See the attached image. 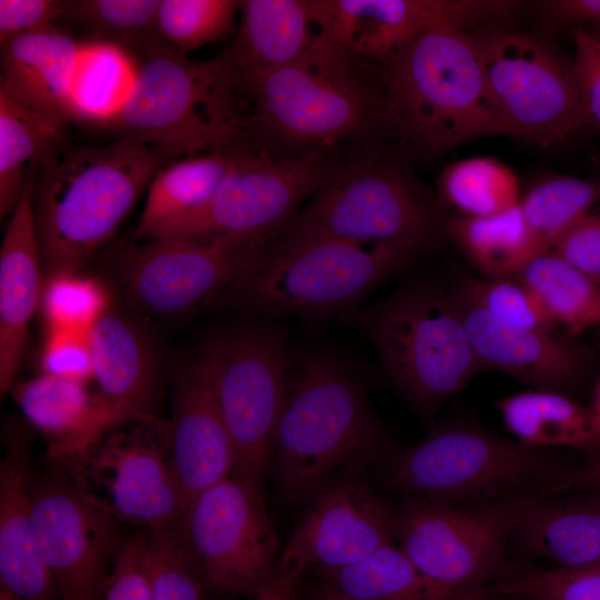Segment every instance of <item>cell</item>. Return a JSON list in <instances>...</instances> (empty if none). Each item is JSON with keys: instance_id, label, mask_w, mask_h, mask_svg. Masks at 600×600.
Listing matches in <instances>:
<instances>
[{"instance_id": "74e56055", "label": "cell", "mask_w": 600, "mask_h": 600, "mask_svg": "<svg viewBox=\"0 0 600 600\" xmlns=\"http://www.w3.org/2000/svg\"><path fill=\"white\" fill-rule=\"evenodd\" d=\"M160 0H77L64 1L58 22L74 26L87 39L117 42L139 53L161 39L157 29Z\"/></svg>"}, {"instance_id": "ac0fdd59", "label": "cell", "mask_w": 600, "mask_h": 600, "mask_svg": "<svg viewBox=\"0 0 600 600\" xmlns=\"http://www.w3.org/2000/svg\"><path fill=\"white\" fill-rule=\"evenodd\" d=\"M264 240L163 237L133 248L123 261L132 303L168 317L208 302L250 262Z\"/></svg>"}, {"instance_id": "603a6c76", "label": "cell", "mask_w": 600, "mask_h": 600, "mask_svg": "<svg viewBox=\"0 0 600 600\" xmlns=\"http://www.w3.org/2000/svg\"><path fill=\"white\" fill-rule=\"evenodd\" d=\"M30 470L29 443L11 436L0 462V590L19 600H61L36 541Z\"/></svg>"}, {"instance_id": "7c38bea8", "label": "cell", "mask_w": 600, "mask_h": 600, "mask_svg": "<svg viewBox=\"0 0 600 600\" xmlns=\"http://www.w3.org/2000/svg\"><path fill=\"white\" fill-rule=\"evenodd\" d=\"M339 167L324 148L278 159L263 151L241 149L211 197L166 226L152 239L267 240L334 176Z\"/></svg>"}, {"instance_id": "7a4b0ae2", "label": "cell", "mask_w": 600, "mask_h": 600, "mask_svg": "<svg viewBox=\"0 0 600 600\" xmlns=\"http://www.w3.org/2000/svg\"><path fill=\"white\" fill-rule=\"evenodd\" d=\"M169 160L159 148L122 136L103 146L68 144L38 167L33 211L50 272L86 264Z\"/></svg>"}, {"instance_id": "c3c4849f", "label": "cell", "mask_w": 600, "mask_h": 600, "mask_svg": "<svg viewBox=\"0 0 600 600\" xmlns=\"http://www.w3.org/2000/svg\"><path fill=\"white\" fill-rule=\"evenodd\" d=\"M552 251L600 286V211L579 220Z\"/></svg>"}, {"instance_id": "484cf974", "label": "cell", "mask_w": 600, "mask_h": 600, "mask_svg": "<svg viewBox=\"0 0 600 600\" xmlns=\"http://www.w3.org/2000/svg\"><path fill=\"white\" fill-rule=\"evenodd\" d=\"M11 390L23 417L47 438L49 454L59 464L81 454L113 427L87 382L41 373Z\"/></svg>"}, {"instance_id": "8992f818", "label": "cell", "mask_w": 600, "mask_h": 600, "mask_svg": "<svg viewBox=\"0 0 600 600\" xmlns=\"http://www.w3.org/2000/svg\"><path fill=\"white\" fill-rule=\"evenodd\" d=\"M138 57L136 88L113 127L122 136L159 148L170 160L249 148L236 110L239 87L221 54L196 61L157 39Z\"/></svg>"}, {"instance_id": "91938a15", "label": "cell", "mask_w": 600, "mask_h": 600, "mask_svg": "<svg viewBox=\"0 0 600 600\" xmlns=\"http://www.w3.org/2000/svg\"><path fill=\"white\" fill-rule=\"evenodd\" d=\"M600 327V326H599Z\"/></svg>"}, {"instance_id": "836d02e7", "label": "cell", "mask_w": 600, "mask_h": 600, "mask_svg": "<svg viewBox=\"0 0 600 600\" xmlns=\"http://www.w3.org/2000/svg\"><path fill=\"white\" fill-rule=\"evenodd\" d=\"M444 232L490 279L516 277L537 256L520 203L489 217H451Z\"/></svg>"}, {"instance_id": "8fae6325", "label": "cell", "mask_w": 600, "mask_h": 600, "mask_svg": "<svg viewBox=\"0 0 600 600\" xmlns=\"http://www.w3.org/2000/svg\"><path fill=\"white\" fill-rule=\"evenodd\" d=\"M60 466L88 499L119 522L147 532L181 523L187 501L171 464L170 426L153 416L112 427Z\"/></svg>"}, {"instance_id": "f5cc1de1", "label": "cell", "mask_w": 600, "mask_h": 600, "mask_svg": "<svg viewBox=\"0 0 600 600\" xmlns=\"http://www.w3.org/2000/svg\"><path fill=\"white\" fill-rule=\"evenodd\" d=\"M463 600H526L517 597L502 596L498 593L490 592L486 589L474 592Z\"/></svg>"}, {"instance_id": "d590c367", "label": "cell", "mask_w": 600, "mask_h": 600, "mask_svg": "<svg viewBox=\"0 0 600 600\" xmlns=\"http://www.w3.org/2000/svg\"><path fill=\"white\" fill-rule=\"evenodd\" d=\"M600 201V181L551 176L529 189L520 200L537 256L557 242Z\"/></svg>"}, {"instance_id": "9c48e42d", "label": "cell", "mask_w": 600, "mask_h": 600, "mask_svg": "<svg viewBox=\"0 0 600 600\" xmlns=\"http://www.w3.org/2000/svg\"><path fill=\"white\" fill-rule=\"evenodd\" d=\"M561 474L544 450L474 426L448 423L392 450L383 478L409 498L457 504L504 499L544 480L551 486Z\"/></svg>"}, {"instance_id": "52a82bcc", "label": "cell", "mask_w": 600, "mask_h": 600, "mask_svg": "<svg viewBox=\"0 0 600 600\" xmlns=\"http://www.w3.org/2000/svg\"><path fill=\"white\" fill-rule=\"evenodd\" d=\"M340 317L371 342L389 380L423 413L481 370L451 289L413 282Z\"/></svg>"}, {"instance_id": "4dcf8cb0", "label": "cell", "mask_w": 600, "mask_h": 600, "mask_svg": "<svg viewBox=\"0 0 600 600\" xmlns=\"http://www.w3.org/2000/svg\"><path fill=\"white\" fill-rule=\"evenodd\" d=\"M68 123L51 118L0 89V214L14 211L28 173L68 146Z\"/></svg>"}, {"instance_id": "30bf717a", "label": "cell", "mask_w": 600, "mask_h": 600, "mask_svg": "<svg viewBox=\"0 0 600 600\" xmlns=\"http://www.w3.org/2000/svg\"><path fill=\"white\" fill-rule=\"evenodd\" d=\"M291 356L281 328L264 322L219 333L197 356L210 378L231 440V474L262 490Z\"/></svg>"}, {"instance_id": "5bb4252c", "label": "cell", "mask_w": 600, "mask_h": 600, "mask_svg": "<svg viewBox=\"0 0 600 600\" xmlns=\"http://www.w3.org/2000/svg\"><path fill=\"white\" fill-rule=\"evenodd\" d=\"M536 499L514 496L468 507L409 498L396 512L394 540L429 579L482 590L497 581L507 542Z\"/></svg>"}, {"instance_id": "d6986e66", "label": "cell", "mask_w": 600, "mask_h": 600, "mask_svg": "<svg viewBox=\"0 0 600 600\" xmlns=\"http://www.w3.org/2000/svg\"><path fill=\"white\" fill-rule=\"evenodd\" d=\"M396 512L357 477L340 480L303 506L280 553L279 572L339 569L394 543Z\"/></svg>"}, {"instance_id": "60d3db41", "label": "cell", "mask_w": 600, "mask_h": 600, "mask_svg": "<svg viewBox=\"0 0 600 600\" xmlns=\"http://www.w3.org/2000/svg\"><path fill=\"white\" fill-rule=\"evenodd\" d=\"M456 291L501 323L552 332L557 323L534 293L517 277L480 280L462 278Z\"/></svg>"}, {"instance_id": "9a60e30c", "label": "cell", "mask_w": 600, "mask_h": 600, "mask_svg": "<svg viewBox=\"0 0 600 600\" xmlns=\"http://www.w3.org/2000/svg\"><path fill=\"white\" fill-rule=\"evenodd\" d=\"M179 529L210 590L254 597L279 574L281 547L263 490L240 478L196 496Z\"/></svg>"}, {"instance_id": "ffe728a7", "label": "cell", "mask_w": 600, "mask_h": 600, "mask_svg": "<svg viewBox=\"0 0 600 600\" xmlns=\"http://www.w3.org/2000/svg\"><path fill=\"white\" fill-rule=\"evenodd\" d=\"M481 369L502 371L540 391L567 394L587 377L594 354L552 332L511 327L451 289Z\"/></svg>"}, {"instance_id": "ee69618b", "label": "cell", "mask_w": 600, "mask_h": 600, "mask_svg": "<svg viewBox=\"0 0 600 600\" xmlns=\"http://www.w3.org/2000/svg\"><path fill=\"white\" fill-rule=\"evenodd\" d=\"M102 600H152L149 532L139 530L121 541Z\"/></svg>"}, {"instance_id": "d4e9b609", "label": "cell", "mask_w": 600, "mask_h": 600, "mask_svg": "<svg viewBox=\"0 0 600 600\" xmlns=\"http://www.w3.org/2000/svg\"><path fill=\"white\" fill-rule=\"evenodd\" d=\"M240 23L221 56L239 83L303 58L320 33L311 0H242Z\"/></svg>"}, {"instance_id": "3957f363", "label": "cell", "mask_w": 600, "mask_h": 600, "mask_svg": "<svg viewBox=\"0 0 600 600\" xmlns=\"http://www.w3.org/2000/svg\"><path fill=\"white\" fill-rule=\"evenodd\" d=\"M419 254L397 244L366 247L332 239L269 237L210 300L267 319L340 317Z\"/></svg>"}, {"instance_id": "9f6ffc18", "label": "cell", "mask_w": 600, "mask_h": 600, "mask_svg": "<svg viewBox=\"0 0 600 600\" xmlns=\"http://www.w3.org/2000/svg\"><path fill=\"white\" fill-rule=\"evenodd\" d=\"M0 600H19V599L12 597L11 594H9L8 592L3 590H0Z\"/></svg>"}, {"instance_id": "f6af8a7d", "label": "cell", "mask_w": 600, "mask_h": 600, "mask_svg": "<svg viewBox=\"0 0 600 600\" xmlns=\"http://www.w3.org/2000/svg\"><path fill=\"white\" fill-rule=\"evenodd\" d=\"M41 373L88 382L93 379L88 332L48 330L40 354Z\"/></svg>"}, {"instance_id": "7402d4cb", "label": "cell", "mask_w": 600, "mask_h": 600, "mask_svg": "<svg viewBox=\"0 0 600 600\" xmlns=\"http://www.w3.org/2000/svg\"><path fill=\"white\" fill-rule=\"evenodd\" d=\"M36 167L28 171L0 249V394L19 371L29 322L41 302L42 260L33 211Z\"/></svg>"}, {"instance_id": "6da1fadb", "label": "cell", "mask_w": 600, "mask_h": 600, "mask_svg": "<svg viewBox=\"0 0 600 600\" xmlns=\"http://www.w3.org/2000/svg\"><path fill=\"white\" fill-rule=\"evenodd\" d=\"M361 377L332 352L291 356L268 474L286 503L304 506L391 452Z\"/></svg>"}, {"instance_id": "f907efd6", "label": "cell", "mask_w": 600, "mask_h": 600, "mask_svg": "<svg viewBox=\"0 0 600 600\" xmlns=\"http://www.w3.org/2000/svg\"><path fill=\"white\" fill-rule=\"evenodd\" d=\"M551 492L569 490H600V456L576 470L563 472L549 487Z\"/></svg>"}, {"instance_id": "f1b7e54d", "label": "cell", "mask_w": 600, "mask_h": 600, "mask_svg": "<svg viewBox=\"0 0 600 600\" xmlns=\"http://www.w3.org/2000/svg\"><path fill=\"white\" fill-rule=\"evenodd\" d=\"M531 553L562 568L600 564V496L541 501L521 517L514 534Z\"/></svg>"}, {"instance_id": "cb8c5ba5", "label": "cell", "mask_w": 600, "mask_h": 600, "mask_svg": "<svg viewBox=\"0 0 600 600\" xmlns=\"http://www.w3.org/2000/svg\"><path fill=\"white\" fill-rule=\"evenodd\" d=\"M98 396L113 427L151 416L156 360L144 331L109 310L88 332Z\"/></svg>"}, {"instance_id": "44dd1931", "label": "cell", "mask_w": 600, "mask_h": 600, "mask_svg": "<svg viewBox=\"0 0 600 600\" xmlns=\"http://www.w3.org/2000/svg\"><path fill=\"white\" fill-rule=\"evenodd\" d=\"M170 426L173 473L189 502L232 473L233 449L210 378L196 357L176 378Z\"/></svg>"}, {"instance_id": "db71d44e", "label": "cell", "mask_w": 600, "mask_h": 600, "mask_svg": "<svg viewBox=\"0 0 600 600\" xmlns=\"http://www.w3.org/2000/svg\"><path fill=\"white\" fill-rule=\"evenodd\" d=\"M311 600H344L324 584H320L311 592Z\"/></svg>"}, {"instance_id": "4fadbf2b", "label": "cell", "mask_w": 600, "mask_h": 600, "mask_svg": "<svg viewBox=\"0 0 600 600\" xmlns=\"http://www.w3.org/2000/svg\"><path fill=\"white\" fill-rule=\"evenodd\" d=\"M509 137L551 148L588 129L572 61L541 38L504 27L471 31Z\"/></svg>"}, {"instance_id": "7bdbcfd3", "label": "cell", "mask_w": 600, "mask_h": 600, "mask_svg": "<svg viewBox=\"0 0 600 600\" xmlns=\"http://www.w3.org/2000/svg\"><path fill=\"white\" fill-rule=\"evenodd\" d=\"M487 590L526 600H600V564L527 569L501 578Z\"/></svg>"}, {"instance_id": "ba28073f", "label": "cell", "mask_w": 600, "mask_h": 600, "mask_svg": "<svg viewBox=\"0 0 600 600\" xmlns=\"http://www.w3.org/2000/svg\"><path fill=\"white\" fill-rule=\"evenodd\" d=\"M444 223L437 203L413 177L397 160L377 156L340 166L270 237L397 244L424 253L434 246Z\"/></svg>"}, {"instance_id": "1f68e13d", "label": "cell", "mask_w": 600, "mask_h": 600, "mask_svg": "<svg viewBox=\"0 0 600 600\" xmlns=\"http://www.w3.org/2000/svg\"><path fill=\"white\" fill-rule=\"evenodd\" d=\"M319 573L322 584L344 600H463L480 591L451 589L429 579L394 543L353 564Z\"/></svg>"}, {"instance_id": "bcb514c9", "label": "cell", "mask_w": 600, "mask_h": 600, "mask_svg": "<svg viewBox=\"0 0 600 600\" xmlns=\"http://www.w3.org/2000/svg\"><path fill=\"white\" fill-rule=\"evenodd\" d=\"M573 72L589 128L600 130V40L583 28H572Z\"/></svg>"}, {"instance_id": "680465c9", "label": "cell", "mask_w": 600, "mask_h": 600, "mask_svg": "<svg viewBox=\"0 0 600 600\" xmlns=\"http://www.w3.org/2000/svg\"><path fill=\"white\" fill-rule=\"evenodd\" d=\"M294 600H299V599H298V598L296 597V599H294Z\"/></svg>"}, {"instance_id": "f35d334b", "label": "cell", "mask_w": 600, "mask_h": 600, "mask_svg": "<svg viewBox=\"0 0 600 600\" xmlns=\"http://www.w3.org/2000/svg\"><path fill=\"white\" fill-rule=\"evenodd\" d=\"M237 12L234 0H160L157 29L166 43L187 54L226 37Z\"/></svg>"}, {"instance_id": "277c9868", "label": "cell", "mask_w": 600, "mask_h": 600, "mask_svg": "<svg viewBox=\"0 0 600 600\" xmlns=\"http://www.w3.org/2000/svg\"><path fill=\"white\" fill-rule=\"evenodd\" d=\"M239 88L256 107L244 120L250 143L257 139L306 151L377 133L401 138L381 92L361 82L352 57L322 30L303 58L250 76Z\"/></svg>"}, {"instance_id": "5b68a950", "label": "cell", "mask_w": 600, "mask_h": 600, "mask_svg": "<svg viewBox=\"0 0 600 600\" xmlns=\"http://www.w3.org/2000/svg\"><path fill=\"white\" fill-rule=\"evenodd\" d=\"M377 73L401 138L417 148L438 152L484 137H509L471 31L432 29Z\"/></svg>"}, {"instance_id": "7dc6e473", "label": "cell", "mask_w": 600, "mask_h": 600, "mask_svg": "<svg viewBox=\"0 0 600 600\" xmlns=\"http://www.w3.org/2000/svg\"><path fill=\"white\" fill-rule=\"evenodd\" d=\"M64 1L0 0V43L28 34L58 22Z\"/></svg>"}, {"instance_id": "8d00e7d4", "label": "cell", "mask_w": 600, "mask_h": 600, "mask_svg": "<svg viewBox=\"0 0 600 600\" xmlns=\"http://www.w3.org/2000/svg\"><path fill=\"white\" fill-rule=\"evenodd\" d=\"M442 199L461 216L489 217L520 203L519 181L497 159L472 157L448 164L440 174Z\"/></svg>"}, {"instance_id": "e0dca14e", "label": "cell", "mask_w": 600, "mask_h": 600, "mask_svg": "<svg viewBox=\"0 0 600 600\" xmlns=\"http://www.w3.org/2000/svg\"><path fill=\"white\" fill-rule=\"evenodd\" d=\"M32 521L39 553L61 600H102L117 550L119 521L88 499L67 470L32 482Z\"/></svg>"}, {"instance_id": "ab89813d", "label": "cell", "mask_w": 600, "mask_h": 600, "mask_svg": "<svg viewBox=\"0 0 600 600\" xmlns=\"http://www.w3.org/2000/svg\"><path fill=\"white\" fill-rule=\"evenodd\" d=\"M40 308L48 330H89L110 310V297L104 286L77 271L59 270L42 289Z\"/></svg>"}, {"instance_id": "e575fe53", "label": "cell", "mask_w": 600, "mask_h": 600, "mask_svg": "<svg viewBox=\"0 0 600 600\" xmlns=\"http://www.w3.org/2000/svg\"><path fill=\"white\" fill-rule=\"evenodd\" d=\"M516 277L557 324L571 331L600 326V286L554 251L533 257Z\"/></svg>"}, {"instance_id": "f546056e", "label": "cell", "mask_w": 600, "mask_h": 600, "mask_svg": "<svg viewBox=\"0 0 600 600\" xmlns=\"http://www.w3.org/2000/svg\"><path fill=\"white\" fill-rule=\"evenodd\" d=\"M498 408L506 428L528 448H600V427L593 410L564 393L521 392L501 399Z\"/></svg>"}, {"instance_id": "11a10c76", "label": "cell", "mask_w": 600, "mask_h": 600, "mask_svg": "<svg viewBox=\"0 0 600 600\" xmlns=\"http://www.w3.org/2000/svg\"><path fill=\"white\" fill-rule=\"evenodd\" d=\"M593 412L597 417V420H598V423H599V427H600V381L598 383V387H597V391H596V402H594V407H593Z\"/></svg>"}, {"instance_id": "2e32d148", "label": "cell", "mask_w": 600, "mask_h": 600, "mask_svg": "<svg viewBox=\"0 0 600 600\" xmlns=\"http://www.w3.org/2000/svg\"><path fill=\"white\" fill-rule=\"evenodd\" d=\"M317 23L349 56L382 68L439 27H504L524 3L512 0H311Z\"/></svg>"}, {"instance_id": "d6a6232c", "label": "cell", "mask_w": 600, "mask_h": 600, "mask_svg": "<svg viewBox=\"0 0 600 600\" xmlns=\"http://www.w3.org/2000/svg\"><path fill=\"white\" fill-rule=\"evenodd\" d=\"M238 151L188 156L163 164L148 187L137 237L151 240L166 226L202 206L231 169Z\"/></svg>"}, {"instance_id": "816d5d0a", "label": "cell", "mask_w": 600, "mask_h": 600, "mask_svg": "<svg viewBox=\"0 0 600 600\" xmlns=\"http://www.w3.org/2000/svg\"><path fill=\"white\" fill-rule=\"evenodd\" d=\"M298 582L294 578L279 572L271 583L252 597V600H294Z\"/></svg>"}, {"instance_id": "681fc988", "label": "cell", "mask_w": 600, "mask_h": 600, "mask_svg": "<svg viewBox=\"0 0 600 600\" xmlns=\"http://www.w3.org/2000/svg\"><path fill=\"white\" fill-rule=\"evenodd\" d=\"M540 11L550 21L557 23H582L600 30V0H547L539 2Z\"/></svg>"}, {"instance_id": "4316f807", "label": "cell", "mask_w": 600, "mask_h": 600, "mask_svg": "<svg viewBox=\"0 0 600 600\" xmlns=\"http://www.w3.org/2000/svg\"><path fill=\"white\" fill-rule=\"evenodd\" d=\"M80 40L52 24L1 46L0 89L69 123L68 106Z\"/></svg>"}, {"instance_id": "83f0119b", "label": "cell", "mask_w": 600, "mask_h": 600, "mask_svg": "<svg viewBox=\"0 0 600 600\" xmlns=\"http://www.w3.org/2000/svg\"><path fill=\"white\" fill-rule=\"evenodd\" d=\"M138 54L117 42L82 39L68 106L69 121L113 128L139 77Z\"/></svg>"}, {"instance_id": "6f0895ef", "label": "cell", "mask_w": 600, "mask_h": 600, "mask_svg": "<svg viewBox=\"0 0 600 600\" xmlns=\"http://www.w3.org/2000/svg\"><path fill=\"white\" fill-rule=\"evenodd\" d=\"M590 31V30H588ZM597 39L600 40V30H593V31H590Z\"/></svg>"}, {"instance_id": "b9f144b4", "label": "cell", "mask_w": 600, "mask_h": 600, "mask_svg": "<svg viewBox=\"0 0 600 600\" xmlns=\"http://www.w3.org/2000/svg\"><path fill=\"white\" fill-rule=\"evenodd\" d=\"M179 527L149 532L152 600H207L210 588L187 550Z\"/></svg>"}]
</instances>
